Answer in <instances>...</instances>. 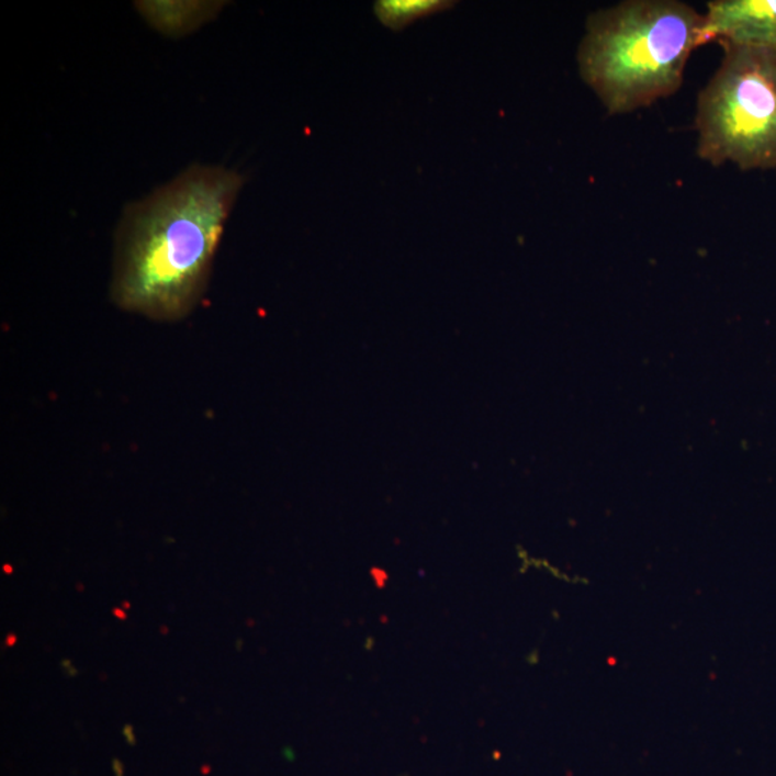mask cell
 Instances as JSON below:
<instances>
[{
	"instance_id": "cell-1",
	"label": "cell",
	"mask_w": 776,
	"mask_h": 776,
	"mask_svg": "<svg viewBox=\"0 0 776 776\" xmlns=\"http://www.w3.org/2000/svg\"><path fill=\"white\" fill-rule=\"evenodd\" d=\"M241 185L234 170L193 166L130 204L115 235V304L157 320L192 313Z\"/></svg>"
},
{
	"instance_id": "cell-2",
	"label": "cell",
	"mask_w": 776,
	"mask_h": 776,
	"mask_svg": "<svg viewBox=\"0 0 776 776\" xmlns=\"http://www.w3.org/2000/svg\"><path fill=\"white\" fill-rule=\"evenodd\" d=\"M700 15L678 0H625L585 21L581 80L610 115L649 109L675 95L701 46Z\"/></svg>"
},
{
	"instance_id": "cell-3",
	"label": "cell",
	"mask_w": 776,
	"mask_h": 776,
	"mask_svg": "<svg viewBox=\"0 0 776 776\" xmlns=\"http://www.w3.org/2000/svg\"><path fill=\"white\" fill-rule=\"evenodd\" d=\"M720 46L723 58L697 95V157L742 171L776 169V49Z\"/></svg>"
},
{
	"instance_id": "cell-4",
	"label": "cell",
	"mask_w": 776,
	"mask_h": 776,
	"mask_svg": "<svg viewBox=\"0 0 776 776\" xmlns=\"http://www.w3.org/2000/svg\"><path fill=\"white\" fill-rule=\"evenodd\" d=\"M709 42L776 49V0L708 2L701 23V46Z\"/></svg>"
},
{
	"instance_id": "cell-5",
	"label": "cell",
	"mask_w": 776,
	"mask_h": 776,
	"mask_svg": "<svg viewBox=\"0 0 776 776\" xmlns=\"http://www.w3.org/2000/svg\"><path fill=\"white\" fill-rule=\"evenodd\" d=\"M223 2H137L136 8L156 31L183 36L212 21Z\"/></svg>"
},
{
	"instance_id": "cell-6",
	"label": "cell",
	"mask_w": 776,
	"mask_h": 776,
	"mask_svg": "<svg viewBox=\"0 0 776 776\" xmlns=\"http://www.w3.org/2000/svg\"><path fill=\"white\" fill-rule=\"evenodd\" d=\"M448 0H379L374 12L379 21L392 31H403L411 23L453 8Z\"/></svg>"
},
{
	"instance_id": "cell-7",
	"label": "cell",
	"mask_w": 776,
	"mask_h": 776,
	"mask_svg": "<svg viewBox=\"0 0 776 776\" xmlns=\"http://www.w3.org/2000/svg\"><path fill=\"white\" fill-rule=\"evenodd\" d=\"M123 735L130 746L136 745V735H134V729L132 724H125V727L123 728Z\"/></svg>"
},
{
	"instance_id": "cell-8",
	"label": "cell",
	"mask_w": 776,
	"mask_h": 776,
	"mask_svg": "<svg viewBox=\"0 0 776 776\" xmlns=\"http://www.w3.org/2000/svg\"><path fill=\"white\" fill-rule=\"evenodd\" d=\"M63 671L65 672V675L68 677L77 676V668L72 666V663L69 662V660H64L63 662Z\"/></svg>"
},
{
	"instance_id": "cell-9",
	"label": "cell",
	"mask_w": 776,
	"mask_h": 776,
	"mask_svg": "<svg viewBox=\"0 0 776 776\" xmlns=\"http://www.w3.org/2000/svg\"><path fill=\"white\" fill-rule=\"evenodd\" d=\"M113 769H114L115 776H124V765H123V762H121L120 760H117V757H115V760H113Z\"/></svg>"
},
{
	"instance_id": "cell-10",
	"label": "cell",
	"mask_w": 776,
	"mask_h": 776,
	"mask_svg": "<svg viewBox=\"0 0 776 776\" xmlns=\"http://www.w3.org/2000/svg\"><path fill=\"white\" fill-rule=\"evenodd\" d=\"M16 636L15 634H9L7 639L8 645H13L16 643Z\"/></svg>"
},
{
	"instance_id": "cell-11",
	"label": "cell",
	"mask_w": 776,
	"mask_h": 776,
	"mask_svg": "<svg viewBox=\"0 0 776 776\" xmlns=\"http://www.w3.org/2000/svg\"><path fill=\"white\" fill-rule=\"evenodd\" d=\"M114 612H115V615H117L120 618H125V615H124L123 611L115 610Z\"/></svg>"
}]
</instances>
